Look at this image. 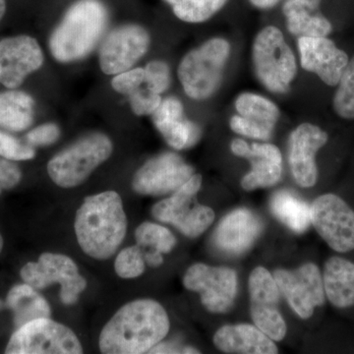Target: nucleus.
<instances>
[{"instance_id":"14","label":"nucleus","mask_w":354,"mask_h":354,"mask_svg":"<svg viewBox=\"0 0 354 354\" xmlns=\"http://www.w3.org/2000/svg\"><path fill=\"white\" fill-rule=\"evenodd\" d=\"M274 278L291 308L302 319H309L316 307L325 304L323 277L315 264L308 263L293 271L278 270Z\"/></svg>"},{"instance_id":"36","label":"nucleus","mask_w":354,"mask_h":354,"mask_svg":"<svg viewBox=\"0 0 354 354\" xmlns=\"http://www.w3.org/2000/svg\"><path fill=\"white\" fill-rule=\"evenodd\" d=\"M145 85V70L141 67L121 72L113 77L111 86L115 92L129 97Z\"/></svg>"},{"instance_id":"23","label":"nucleus","mask_w":354,"mask_h":354,"mask_svg":"<svg viewBox=\"0 0 354 354\" xmlns=\"http://www.w3.org/2000/svg\"><path fill=\"white\" fill-rule=\"evenodd\" d=\"M214 344L225 353H278L274 341L259 328L248 324L223 326L216 333Z\"/></svg>"},{"instance_id":"30","label":"nucleus","mask_w":354,"mask_h":354,"mask_svg":"<svg viewBox=\"0 0 354 354\" xmlns=\"http://www.w3.org/2000/svg\"><path fill=\"white\" fill-rule=\"evenodd\" d=\"M333 97L335 113L344 120H354V55L349 59Z\"/></svg>"},{"instance_id":"41","label":"nucleus","mask_w":354,"mask_h":354,"mask_svg":"<svg viewBox=\"0 0 354 354\" xmlns=\"http://www.w3.org/2000/svg\"><path fill=\"white\" fill-rule=\"evenodd\" d=\"M144 259L145 262L151 267H158L164 262V258H162V253L158 252L157 250H151L150 252H146L144 255Z\"/></svg>"},{"instance_id":"1","label":"nucleus","mask_w":354,"mask_h":354,"mask_svg":"<svg viewBox=\"0 0 354 354\" xmlns=\"http://www.w3.org/2000/svg\"><path fill=\"white\" fill-rule=\"evenodd\" d=\"M169 319L155 300L139 299L121 307L100 335V349L106 354L149 353L165 339Z\"/></svg>"},{"instance_id":"40","label":"nucleus","mask_w":354,"mask_h":354,"mask_svg":"<svg viewBox=\"0 0 354 354\" xmlns=\"http://www.w3.org/2000/svg\"><path fill=\"white\" fill-rule=\"evenodd\" d=\"M256 10L270 11L283 3V0H247Z\"/></svg>"},{"instance_id":"44","label":"nucleus","mask_w":354,"mask_h":354,"mask_svg":"<svg viewBox=\"0 0 354 354\" xmlns=\"http://www.w3.org/2000/svg\"><path fill=\"white\" fill-rule=\"evenodd\" d=\"M183 353H199V351H197L196 349L194 348H183Z\"/></svg>"},{"instance_id":"9","label":"nucleus","mask_w":354,"mask_h":354,"mask_svg":"<svg viewBox=\"0 0 354 354\" xmlns=\"http://www.w3.org/2000/svg\"><path fill=\"white\" fill-rule=\"evenodd\" d=\"M20 274L24 283L36 290L59 283L60 299L66 305L76 304L79 295L87 288V281L79 274L75 262L62 254H41L38 262L26 264Z\"/></svg>"},{"instance_id":"21","label":"nucleus","mask_w":354,"mask_h":354,"mask_svg":"<svg viewBox=\"0 0 354 354\" xmlns=\"http://www.w3.org/2000/svg\"><path fill=\"white\" fill-rule=\"evenodd\" d=\"M262 230V221L252 212L247 209H235L221 221L214 241L223 252L239 255L252 246Z\"/></svg>"},{"instance_id":"28","label":"nucleus","mask_w":354,"mask_h":354,"mask_svg":"<svg viewBox=\"0 0 354 354\" xmlns=\"http://www.w3.org/2000/svg\"><path fill=\"white\" fill-rule=\"evenodd\" d=\"M234 109L242 118L272 131L281 116V109L276 102L253 92H243L237 95Z\"/></svg>"},{"instance_id":"8","label":"nucleus","mask_w":354,"mask_h":354,"mask_svg":"<svg viewBox=\"0 0 354 354\" xmlns=\"http://www.w3.org/2000/svg\"><path fill=\"white\" fill-rule=\"evenodd\" d=\"M7 354H79L83 348L66 326L41 318L25 324L11 337Z\"/></svg>"},{"instance_id":"47","label":"nucleus","mask_w":354,"mask_h":354,"mask_svg":"<svg viewBox=\"0 0 354 354\" xmlns=\"http://www.w3.org/2000/svg\"><path fill=\"white\" fill-rule=\"evenodd\" d=\"M1 191H2L1 187H0V194H1Z\"/></svg>"},{"instance_id":"10","label":"nucleus","mask_w":354,"mask_h":354,"mask_svg":"<svg viewBox=\"0 0 354 354\" xmlns=\"http://www.w3.org/2000/svg\"><path fill=\"white\" fill-rule=\"evenodd\" d=\"M311 208V223L317 232L339 253L354 250V211L342 198L325 194Z\"/></svg>"},{"instance_id":"11","label":"nucleus","mask_w":354,"mask_h":354,"mask_svg":"<svg viewBox=\"0 0 354 354\" xmlns=\"http://www.w3.org/2000/svg\"><path fill=\"white\" fill-rule=\"evenodd\" d=\"M151 44V37L145 28L137 24L120 26L104 39L99 53L102 71L106 75H118L131 69Z\"/></svg>"},{"instance_id":"7","label":"nucleus","mask_w":354,"mask_h":354,"mask_svg":"<svg viewBox=\"0 0 354 354\" xmlns=\"http://www.w3.org/2000/svg\"><path fill=\"white\" fill-rule=\"evenodd\" d=\"M201 186V174H193L171 197L153 207V216L162 223H171L186 236H199L215 220L213 209L195 201Z\"/></svg>"},{"instance_id":"13","label":"nucleus","mask_w":354,"mask_h":354,"mask_svg":"<svg viewBox=\"0 0 354 354\" xmlns=\"http://www.w3.org/2000/svg\"><path fill=\"white\" fill-rule=\"evenodd\" d=\"M183 285L201 295L202 304L209 311L223 313L234 304L237 274L230 268L195 264L186 272Z\"/></svg>"},{"instance_id":"4","label":"nucleus","mask_w":354,"mask_h":354,"mask_svg":"<svg viewBox=\"0 0 354 354\" xmlns=\"http://www.w3.org/2000/svg\"><path fill=\"white\" fill-rule=\"evenodd\" d=\"M232 46L223 37L207 39L198 48L188 51L177 68L184 93L194 101L212 97L223 82Z\"/></svg>"},{"instance_id":"43","label":"nucleus","mask_w":354,"mask_h":354,"mask_svg":"<svg viewBox=\"0 0 354 354\" xmlns=\"http://www.w3.org/2000/svg\"><path fill=\"white\" fill-rule=\"evenodd\" d=\"M7 8H8V1L7 0H0V22L6 15Z\"/></svg>"},{"instance_id":"37","label":"nucleus","mask_w":354,"mask_h":354,"mask_svg":"<svg viewBox=\"0 0 354 354\" xmlns=\"http://www.w3.org/2000/svg\"><path fill=\"white\" fill-rule=\"evenodd\" d=\"M230 127L237 135L247 137V138L260 140V141H267L271 138L272 132H274L242 118L237 113L230 118Z\"/></svg>"},{"instance_id":"26","label":"nucleus","mask_w":354,"mask_h":354,"mask_svg":"<svg viewBox=\"0 0 354 354\" xmlns=\"http://www.w3.org/2000/svg\"><path fill=\"white\" fill-rule=\"evenodd\" d=\"M35 116V101L22 91L10 88L0 93V127L9 131L28 129Z\"/></svg>"},{"instance_id":"18","label":"nucleus","mask_w":354,"mask_h":354,"mask_svg":"<svg viewBox=\"0 0 354 354\" xmlns=\"http://www.w3.org/2000/svg\"><path fill=\"white\" fill-rule=\"evenodd\" d=\"M297 50L302 69L315 74L330 87L339 84L349 58L334 41L328 37H299Z\"/></svg>"},{"instance_id":"27","label":"nucleus","mask_w":354,"mask_h":354,"mask_svg":"<svg viewBox=\"0 0 354 354\" xmlns=\"http://www.w3.org/2000/svg\"><path fill=\"white\" fill-rule=\"evenodd\" d=\"M270 206L272 214L297 234L304 232L311 223V208L290 191L277 192Z\"/></svg>"},{"instance_id":"46","label":"nucleus","mask_w":354,"mask_h":354,"mask_svg":"<svg viewBox=\"0 0 354 354\" xmlns=\"http://www.w3.org/2000/svg\"><path fill=\"white\" fill-rule=\"evenodd\" d=\"M6 306V304H4V302H2L1 300H0V310H2L4 308V307Z\"/></svg>"},{"instance_id":"12","label":"nucleus","mask_w":354,"mask_h":354,"mask_svg":"<svg viewBox=\"0 0 354 354\" xmlns=\"http://www.w3.org/2000/svg\"><path fill=\"white\" fill-rule=\"evenodd\" d=\"M251 317L256 327L272 341L286 337V325L279 311V288L271 272L257 267L249 277Z\"/></svg>"},{"instance_id":"17","label":"nucleus","mask_w":354,"mask_h":354,"mask_svg":"<svg viewBox=\"0 0 354 354\" xmlns=\"http://www.w3.org/2000/svg\"><path fill=\"white\" fill-rule=\"evenodd\" d=\"M329 136L322 128L312 123L298 125L288 139V162L298 185L304 188L315 185L318 179L316 155L328 143Z\"/></svg>"},{"instance_id":"38","label":"nucleus","mask_w":354,"mask_h":354,"mask_svg":"<svg viewBox=\"0 0 354 354\" xmlns=\"http://www.w3.org/2000/svg\"><path fill=\"white\" fill-rule=\"evenodd\" d=\"M59 136L60 130L57 125L46 123L28 133L26 140L31 146H48L57 142Z\"/></svg>"},{"instance_id":"35","label":"nucleus","mask_w":354,"mask_h":354,"mask_svg":"<svg viewBox=\"0 0 354 354\" xmlns=\"http://www.w3.org/2000/svg\"><path fill=\"white\" fill-rule=\"evenodd\" d=\"M32 146L21 143L15 137L0 131V157L9 160H28L35 157Z\"/></svg>"},{"instance_id":"15","label":"nucleus","mask_w":354,"mask_h":354,"mask_svg":"<svg viewBox=\"0 0 354 354\" xmlns=\"http://www.w3.org/2000/svg\"><path fill=\"white\" fill-rule=\"evenodd\" d=\"M194 174V169L180 156L164 153L151 158L135 174L133 189L139 194L158 195L174 192Z\"/></svg>"},{"instance_id":"2","label":"nucleus","mask_w":354,"mask_h":354,"mask_svg":"<svg viewBox=\"0 0 354 354\" xmlns=\"http://www.w3.org/2000/svg\"><path fill=\"white\" fill-rule=\"evenodd\" d=\"M127 232L122 199L115 191L86 198L77 211V241L84 252L94 259L111 258L124 241Z\"/></svg>"},{"instance_id":"42","label":"nucleus","mask_w":354,"mask_h":354,"mask_svg":"<svg viewBox=\"0 0 354 354\" xmlns=\"http://www.w3.org/2000/svg\"><path fill=\"white\" fill-rule=\"evenodd\" d=\"M150 353H181L178 348L172 346L171 344H158L157 346H153L150 351Z\"/></svg>"},{"instance_id":"16","label":"nucleus","mask_w":354,"mask_h":354,"mask_svg":"<svg viewBox=\"0 0 354 354\" xmlns=\"http://www.w3.org/2000/svg\"><path fill=\"white\" fill-rule=\"evenodd\" d=\"M44 53L37 39L27 35L0 41V84L16 88L44 64Z\"/></svg>"},{"instance_id":"19","label":"nucleus","mask_w":354,"mask_h":354,"mask_svg":"<svg viewBox=\"0 0 354 354\" xmlns=\"http://www.w3.org/2000/svg\"><path fill=\"white\" fill-rule=\"evenodd\" d=\"M230 149L236 157L251 162V171L241 179L244 190L271 187L279 183L283 171V157L278 147L269 143L248 144L243 139L235 138Z\"/></svg>"},{"instance_id":"31","label":"nucleus","mask_w":354,"mask_h":354,"mask_svg":"<svg viewBox=\"0 0 354 354\" xmlns=\"http://www.w3.org/2000/svg\"><path fill=\"white\" fill-rule=\"evenodd\" d=\"M135 239L140 247H149L162 254L171 252L176 243L171 230L153 223L140 225L135 232Z\"/></svg>"},{"instance_id":"29","label":"nucleus","mask_w":354,"mask_h":354,"mask_svg":"<svg viewBox=\"0 0 354 354\" xmlns=\"http://www.w3.org/2000/svg\"><path fill=\"white\" fill-rule=\"evenodd\" d=\"M177 19L188 24H202L223 11L230 0H162Z\"/></svg>"},{"instance_id":"5","label":"nucleus","mask_w":354,"mask_h":354,"mask_svg":"<svg viewBox=\"0 0 354 354\" xmlns=\"http://www.w3.org/2000/svg\"><path fill=\"white\" fill-rule=\"evenodd\" d=\"M252 64L258 81L272 94H286L297 75V57L274 25L265 26L254 38Z\"/></svg>"},{"instance_id":"24","label":"nucleus","mask_w":354,"mask_h":354,"mask_svg":"<svg viewBox=\"0 0 354 354\" xmlns=\"http://www.w3.org/2000/svg\"><path fill=\"white\" fill-rule=\"evenodd\" d=\"M326 297L337 308L354 306V263L342 257L326 262L323 272Z\"/></svg>"},{"instance_id":"3","label":"nucleus","mask_w":354,"mask_h":354,"mask_svg":"<svg viewBox=\"0 0 354 354\" xmlns=\"http://www.w3.org/2000/svg\"><path fill=\"white\" fill-rule=\"evenodd\" d=\"M109 15V7L104 0L72 2L51 34V55L64 64L87 57L104 36Z\"/></svg>"},{"instance_id":"20","label":"nucleus","mask_w":354,"mask_h":354,"mask_svg":"<svg viewBox=\"0 0 354 354\" xmlns=\"http://www.w3.org/2000/svg\"><path fill=\"white\" fill-rule=\"evenodd\" d=\"M153 122L167 143L176 150L194 146L201 137V129L184 114L183 102L177 97H165L152 114Z\"/></svg>"},{"instance_id":"6","label":"nucleus","mask_w":354,"mask_h":354,"mask_svg":"<svg viewBox=\"0 0 354 354\" xmlns=\"http://www.w3.org/2000/svg\"><path fill=\"white\" fill-rule=\"evenodd\" d=\"M113 150V143L106 135L93 133L51 158L48 176L59 187H76L111 157Z\"/></svg>"},{"instance_id":"33","label":"nucleus","mask_w":354,"mask_h":354,"mask_svg":"<svg viewBox=\"0 0 354 354\" xmlns=\"http://www.w3.org/2000/svg\"><path fill=\"white\" fill-rule=\"evenodd\" d=\"M144 70L146 86L153 92L162 95L171 86V69L162 60H153L149 62Z\"/></svg>"},{"instance_id":"39","label":"nucleus","mask_w":354,"mask_h":354,"mask_svg":"<svg viewBox=\"0 0 354 354\" xmlns=\"http://www.w3.org/2000/svg\"><path fill=\"white\" fill-rule=\"evenodd\" d=\"M21 174L19 167L10 160L0 157V187L2 190L10 189L20 183Z\"/></svg>"},{"instance_id":"45","label":"nucleus","mask_w":354,"mask_h":354,"mask_svg":"<svg viewBox=\"0 0 354 354\" xmlns=\"http://www.w3.org/2000/svg\"><path fill=\"white\" fill-rule=\"evenodd\" d=\"M2 248H3V239H2L1 235H0V252H1Z\"/></svg>"},{"instance_id":"34","label":"nucleus","mask_w":354,"mask_h":354,"mask_svg":"<svg viewBox=\"0 0 354 354\" xmlns=\"http://www.w3.org/2000/svg\"><path fill=\"white\" fill-rule=\"evenodd\" d=\"M133 113L136 115H152L162 99L160 94L153 92L146 84L128 97Z\"/></svg>"},{"instance_id":"22","label":"nucleus","mask_w":354,"mask_h":354,"mask_svg":"<svg viewBox=\"0 0 354 354\" xmlns=\"http://www.w3.org/2000/svg\"><path fill=\"white\" fill-rule=\"evenodd\" d=\"M323 0H283L281 13L290 34L299 37H328L333 25L321 11Z\"/></svg>"},{"instance_id":"25","label":"nucleus","mask_w":354,"mask_h":354,"mask_svg":"<svg viewBox=\"0 0 354 354\" xmlns=\"http://www.w3.org/2000/svg\"><path fill=\"white\" fill-rule=\"evenodd\" d=\"M6 304L9 309L12 310L14 324L17 329L31 321L50 317V307L48 301L37 292L36 288L26 283L11 288Z\"/></svg>"},{"instance_id":"32","label":"nucleus","mask_w":354,"mask_h":354,"mask_svg":"<svg viewBox=\"0 0 354 354\" xmlns=\"http://www.w3.org/2000/svg\"><path fill=\"white\" fill-rule=\"evenodd\" d=\"M145 264L140 246H130L118 254L114 269L120 278L135 279L138 278L145 271Z\"/></svg>"}]
</instances>
